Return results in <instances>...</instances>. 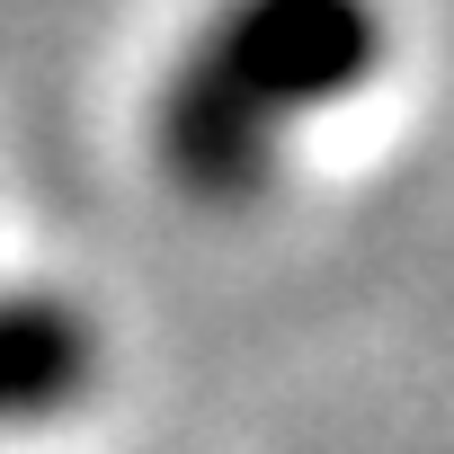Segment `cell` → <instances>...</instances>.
<instances>
[{"label": "cell", "mask_w": 454, "mask_h": 454, "mask_svg": "<svg viewBox=\"0 0 454 454\" xmlns=\"http://www.w3.org/2000/svg\"><path fill=\"white\" fill-rule=\"evenodd\" d=\"M98 365L90 321L63 294H0V427L54 419Z\"/></svg>", "instance_id": "2"}, {"label": "cell", "mask_w": 454, "mask_h": 454, "mask_svg": "<svg viewBox=\"0 0 454 454\" xmlns=\"http://www.w3.org/2000/svg\"><path fill=\"white\" fill-rule=\"evenodd\" d=\"M383 63L374 0H223L160 98V160L187 196H259L277 143Z\"/></svg>", "instance_id": "1"}]
</instances>
